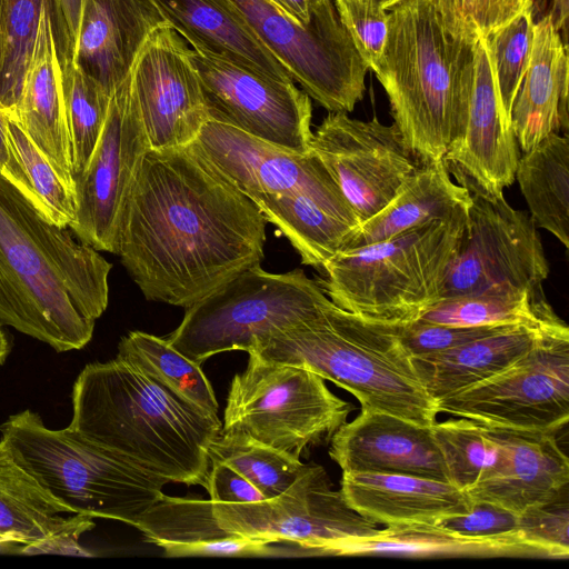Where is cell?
I'll return each instance as SVG.
<instances>
[{
	"instance_id": "obj_1",
	"label": "cell",
	"mask_w": 569,
	"mask_h": 569,
	"mask_svg": "<svg viewBox=\"0 0 569 569\" xmlns=\"http://www.w3.org/2000/svg\"><path fill=\"white\" fill-rule=\"evenodd\" d=\"M268 221L189 146L149 149L116 254L147 300L188 307L263 259Z\"/></svg>"
},
{
	"instance_id": "obj_2",
	"label": "cell",
	"mask_w": 569,
	"mask_h": 569,
	"mask_svg": "<svg viewBox=\"0 0 569 569\" xmlns=\"http://www.w3.org/2000/svg\"><path fill=\"white\" fill-rule=\"evenodd\" d=\"M112 264L0 174V322L57 352L87 346Z\"/></svg>"
},
{
	"instance_id": "obj_3",
	"label": "cell",
	"mask_w": 569,
	"mask_h": 569,
	"mask_svg": "<svg viewBox=\"0 0 569 569\" xmlns=\"http://www.w3.org/2000/svg\"><path fill=\"white\" fill-rule=\"evenodd\" d=\"M69 427L168 483L207 489L208 449L222 422L116 357L78 375Z\"/></svg>"
},
{
	"instance_id": "obj_4",
	"label": "cell",
	"mask_w": 569,
	"mask_h": 569,
	"mask_svg": "<svg viewBox=\"0 0 569 569\" xmlns=\"http://www.w3.org/2000/svg\"><path fill=\"white\" fill-rule=\"evenodd\" d=\"M375 68L395 124L419 164L443 159L466 124L475 78V43L450 34L431 0L389 10Z\"/></svg>"
},
{
	"instance_id": "obj_5",
	"label": "cell",
	"mask_w": 569,
	"mask_h": 569,
	"mask_svg": "<svg viewBox=\"0 0 569 569\" xmlns=\"http://www.w3.org/2000/svg\"><path fill=\"white\" fill-rule=\"evenodd\" d=\"M248 353L308 369L352 393L361 410L425 427L437 421V402L419 379L399 326L363 319L331 300Z\"/></svg>"
},
{
	"instance_id": "obj_6",
	"label": "cell",
	"mask_w": 569,
	"mask_h": 569,
	"mask_svg": "<svg viewBox=\"0 0 569 569\" xmlns=\"http://www.w3.org/2000/svg\"><path fill=\"white\" fill-rule=\"evenodd\" d=\"M467 214L338 252L321 269V288L336 306L363 319L396 326L418 320L441 299Z\"/></svg>"
},
{
	"instance_id": "obj_7",
	"label": "cell",
	"mask_w": 569,
	"mask_h": 569,
	"mask_svg": "<svg viewBox=\"0 0 569 569\" xmlns=\"http://www.w3.org/2000/svg\"><path fill=\"white\" fill-rule=\"evenodd\" d=\"M0 433L17 462L71 513L133 526L164 495L166 480L69 426L48 428L31 410L10 416Z\"/></svg>"
},
{
	"instance_id": "obj_8",
	"label": "cell",
	"mask_w": 569,
	"mask_h": 569,
	"mask_svg": "<svg viewBox=\"0 0 569 569\" xmlns=\"http://www.w3.org/2000/svg\"><path fill=\"white\" fill-rule=\"evenodd\" d=\"M330 299L302 270L244 269L186 307L167 341L198 365L231 350L250 352L267 337L312 317Z\"/></svg>"
},
{
	"instance_id": "obj_9",
	"label": "cell",
	"mask_w": 569,
	"mask_h": 569,
	"mask_svg": "<svg viewBox=\"0 0 569 569\" xmlns=\"http://www.w3.org/2000/svg\"><path fill=\"white\" fill-rule=\"evenodd\" d=\"M248 355L247 368L230 383L222 431L299 459L311 447L330 441L352 405L308 369Z\"/></svg>"
},
{
	"instance_id": "obj_10",
	"label": "cell",
	"mask_w": 569,
	"mask_h": 569,
	"mask_svg": "<svg viewBox=\"0 0 569 569\" xmlns=\"http://www.w3.org/2000/svg\"><path fill=\"white\" fill-rule=\"evenodd\" d=\"M230 1L310 98L329 112L353 110L362 99L369 68L333 0H325L308 23L269 0Z\"/></svg>"
},
{
	"instance_id": "obj_11",
	"label": "cell",
	"mask_w": 569,
	"mask_h": 569,
	"mask_svg": "<svg viewBox=\"0 0 569 569\" xmlns=\"http://www.w3.org/2000/svg\"><path fill=\"white\" fill-rule=\"evenodd\" d=\"M436 402L439 413L486 426L556 433L569 420L568 326L499 373Z\"/></svg>"
},
{
	"instance_id": "obj_12",
	"label": "cell",
	"mask_w": 569,
	"mask_h": 569,
	"mask_svg": "<svg viewBox=\"0 0 569 569\" xmlns=\"http://www.w3.org/2000/svg\"><path fill=\"white\" fill-rule=\"evenodd\" d=\"M214 516L228 531L271 543L287 542L309 556H339L352 540L379 532L378 523L353 510L333 490L323 467L307 465L277 497L247 503L212 502Z\"/></svg>"
},
{
	"instance_id": "obj_13",
	"label": "cell",
	"mask_w": 569,
	"mask_h": 569,
	"mask_svg": "<svg viewBox=\"0 0 569 569\" xmlns=\"http://www.w3.org/2000/svg\"><path fill=\"white\" fill-rule=\"evenodd\" d=\"M548 274V261L531 218L513 209L503 196L471 193L441 299L498 290L545 295L542 284Z\"/></svg>"
},
{
	"instance_id": "obj_14",
	"label": "cell",
	"mask_w": 569,
	"mask_h": 569,
	"mask_svg": "<svg viewBox=\"0 0 569 569\" xmlns=\"http://www.w3.org/2000/svg\"><path fill=\"white\" fill-rule=\"evenodd\" d=\"M149 149L129 73L112 91L98 142L74 177L76 213L69 228L79 240L116 254L121 214Z\"/></svg>"
},
{
	"instance_id": "obj_15",
	"label": "cell",
	"mask_w": 569,
	"mask_h": 569,
	"mask_svg": "<svg viewBox=\"0 0 569 569\" xmlns=\"http://www.w3.org/2000/svg\"><path fill=\"white\" fill-rule=\"evenodd\" d=\"M189 147L251 201L261 194H305L349 224H359L312 150L293 152L214 121H207Z\"/></svg>"
},
{
	"instance_id": "obj_16",
	"label": "cell",
	"mask_w": 569,
	"mask_h": 569,
	"mask_svg": "<svg viewBox=\"0 0 569 569\" xmlns=\"http://www.w3.org/2000/svg\"><path fill=\"white\" fill-rule=\"evenodd\" d=\"M209 121L298 152H311L310 97L293 82L190 50Z\"/></svg>"
},
{
	"instance_id": "obj_17",
	"label": "cell",
	"mask_w": 569,
	"mask_h": 569,
	"mask_svg": "<svg viewBox=\"0 0 569 569\" xmlns=\"http://www.w3.org/2000/svg\"><path fill=\"white\" fill-rule=\"evenodd\" d=\"M319 157L358 223L377 214L420 166L393 123L329 112L311 139Z\"/></svg>"
},
{
	"instance_id": "obj_18",
	"label": "cell",
	"mask_w": 569,
	"mask_h": 569,
	"mask_svg": "<svg viewBox=\"0 0 569 569\" xmlns=\"http://www.w3.org/2000/svg\"><path fill=\"white\" fill-rule=\"evenodd\" d=\"M130 74L150 149L194 141L209 119L190 49L169 23L148 37Z\"/></svg>"
},
{
	"instance_id": "obj_19",
	"label": "cell",
	"mask_w": 569,
	"mask_h": 569,
	"mask_svg": "<svg viewBox=\"0 0 569 569\" xmlns=\"http://www.w3.org/2000/svg\"><path fill=\"white\" fill-rule=\"evenodd\" d=\"M519 157L511 124L501 108L485 38L480 37L475 43V78L466 124L442 160L470 193L497 198L513 183Z\"/></svg>"
},
{
	"instance_id": "obj_20",
	"label": "cell",
	"mask_w": 569,
	"mask_h": 569,
	"mask_svg": "<svg viewBox=\"0 0 569 569\" xmlns=\"http://www.w3.org/2000/svg\"><path fill=\"white\" fill-rule=\"evenodd\" d=\"M342 473H392L448 481L430 427L385 412L361 410L330 439Z\"/></svg>"
},
{
	"instance_id": "obj_21",
	"label": "cell",
	"mask_w": 569,
	"mask_h": 569,
	"mask_svg": "<svg viewBox=\"0 0 569 569\" xmlns=\"http://www.w3.org/2000/svg\"><path fill=\"white\" fill-rule=\"evenodd\" d=\"M487 427L500 446V460L467 492L471 501L520 513L568 495L569 460L555 432Z\"/></svg>"
},
{
	"instance_id": "obj_22",
	"label": "cell",
	"mask_w": 569,
	"mask_h": 569,
	"mask_svg": "<svg viewBox=\"0 0 569 569\" xmlns=\"http://www.w3.org/2000/svg\"><path fill=\"white\" fill-rule=\"evenodd\" d=\"M164 23L153 0H83L74 62L112 93Z\"/></svg>"
},
{
	"instance_id": "obj_23",
	"label": "cell",
	"mask_w": 569,
	"mask_h": 569,
	"mask_svg": "<svg viewBox=\"0 0 569 569\" xmlns=\"http://www.w3.org/2000/svg\"><path fill=\"white\" fill-rule=\"evenodd\" d=\"M71 513L16 460L0 439V547L52 550L77 545L92 529V518Z\"/></svg>"
},
{
	"instance_id": "obj_24",
	"label": "cell",
	"mask_w": 569,
	"mask_h": 569,
	"mask_svg": "<svg viewBox=\"0 0 569 569\" xmlns=\"http://www.w3.org/2000/svg\"><path fill=\"white\" fill-rule=\"evenodd\" d=\"M49 4L50 0H47L41 12L19 102L13 111L8 112L16 117L22 129L47 157L74 196L61 68L57 56Z\"/></svg>"
},
{
	"instance_id": "obj_25",
	"label": "cell",
	"mask_w": 569,
	"mask_h": 569,
	"mask_svg": "<svg viewBox=\"0 0 569 569\" xmlns=\"http://www.w3.org/2000/svg\"><path fill=\"white\" fill-rule=\"evenodd\" d=\"M176 32L192 50L252 72L293 82L230 0H153Z\"/></svg>"
},
{
	"instance_id": "obj_26",
	"label": "cell",
	"mask_w": 569,
	"mask_h": 569,
	"mask_svg": "<svg viewBox=\"0 0 569 569\" xmlns=\"http://www.w3.org/2000/svg\"><path fill=\"white\" fill-rule=\"evenodd\" d=\"M340 491L353 510L386 527L436 523L472 506L449 481L407 475L342 473Z\"/></svg>"
},
{
	"instance_id": "obj_27",
	"label": "cell",
	"mask_w": 569,
	"mask_h": 569,
	"mask_svg": "<svg viewBox=\"0 0 569 569\" xmlns=\"http://www.w3.org/2000/svg\"><path fill=\"white\" fill-rule=\"evenodd\" d=\"M133 527L166 557L283 556L281 548L226 530L217 520L210 499L163 495L137 519Z\"/></svg>"
},
{
	"instance_id": "obj_28",
	"label": "cell",
	"mask_w": 569,
	"mask_h": 569,
	"mask_svg": "<svg viewBox=\"0 0 569 569\" xmlns=\"http://www.w3.org/2000/svg\"><path fill=\"white\" fill-rule=\"evenodd\" d=\"M568 48L548 19L535 23L531 58L515 97L510 124L529 151L551 133L568 130Z\"/></svg>"
},
{
	"instance_id": "obj_29",
	"label": "cell",
	"mask_w": 569,
	"mask_h": 569,
	"mask_svg": "<svg viewBox=\"0 0 569 569\" xmlns=\"http://www.w3.org/2000/svg\"><path fill=\"white\" fill-rule=\"evenodd\" d=\"M567 327L512 325L461 346L412 357L425 390L436 401L465 390L505 370L528 353L545 335Z\"/></svg>"
},
{
	"instance_id": "obj_30",
	"label": "cell",
	"mask_w": 569,
	"mask_h": 569,
	"mask_svg": "<svg viewBox=\"0 0 569 569\" xmlns=\"http://www.w3.org/2000/svg\"><path fill=\"white\" fill-rule=\"evenodd\" d=\"M470 191L453 182L445 161L420 164L393 199L350 230L341 251L370 246L431 220L467 213Z\"/></svg>"
},
{
	"instance_id": "obj_31",
	"label": "cell",
	"mask_w": 569,
	"mask_h": 569,
	"mask_svg": "<svg viewBox=\"0 0 569 569\" xmlns=\"http://www.w3.org/2000/svg\"><path fill=\"white\" fill-rule=\"evenodd\" d=\"M339 556L556 559L551 551L529 543L519 536L466 537L438 523L387 526L372 537L345 543Z\"/></svg>"
},
{
	"instance_id": "obj_32",
	"label": "cell",
	"mask_w": 569,
	"mask_h": 569,
	"mask_svg": "<svg viewBox=\"0 0 569 569\" xmlns=\"http://www.w3.org/2000/svg\"><path fill=\"white\" fill-rule=\"evenodd\" d=\"M515 179L536 227L569 247V140L551 133L519 157Z\"/></svg>"
},
{
	"instance_id": "obj_33",
	"label": "cell",
	"mask_w": 569,
	"mask_h": 569,
	"mask_svg": "<svg viewBox=\"0 0 569 569\" xmlns=\"http://www.w3.org/2000/svg\"><path fill=\"white\" fill-rule=\"evenodd\" d=\"M252 202L290 241L302 263L320 270L355 228L305 194H261Z\"/></svg>"
},
{
	"instance_id": "obj_34",
	"label": "cell",
	"mask_w": 569,
	"mask_h": 569,
	"mask_svg": "<svg viewBox=\"0 0 569 569\" xmlns=\"http://www.w3.org/2000/svg\"><path fill=\"white\" fill-rule=\"evenodd\" d=\"M418 320L459 327L562 322L545 295L510 290L441 299L425 311Z\"/></svg>"
},
{
	"instance_id": "obj_35",
	"label": "cell",
	"mask_w": 569,
	"mask_h": 569,
	"mask_svg": "<svg viewBox=\"0 0 569 569\" xmlns=\"http://www.w3.org/2000/svg\"><path fill=\"white\" fill-rule=\"evenodd\" d=\"M117 357L178 397L218 413L219 403L201 366L176 350L167 339L130 331L120 339Z\"/></svg>"
},
{
	"instance_id": "obj_36",
	"label": "cell",
	"mask_w": 569,
	"mask_h": 569,
	"mask_svg": "<svg viewBox=\"0 0 569 569\" xmlns=\"http://www.w3.org/2000/svg\"><path fill=\"white\" fill-rule=\"evenodd\" d=\"M73 179L86 168L102 131L111 99L72 59L60 63Z\"/></svg>"
},
{
	"instance_id": "obj_37",
	"label": "cell",
	"mask_w": 569,
	"mask_h": 569,
	"mask_svg": "<svg viewBox=\"0 0 569 569\" xmlns=\"http://www.w3.org/2000/svg\"><path fill=\"white\" fill-rule=\"evenodd\" d=\"M448 481L468 492L500 460V446L486 425L466 418H450L430 426Z\"/></svg>"
},
{
	"instance_id": "obj_38",
	"label": "cell",
	"mask_w": 569,
	"mask_h": 569,
	"mask_svg": "<svg viewBox=\"0 0 569 569\" xmlns=\"http://www.w3.org/2000/svg\"><path fill=\"white\" fill-rule=\"evenodd\" d=\"M211 462L228 465L249 480L266 499L286 491L307 465L299 458L242 435H220L210 443Z\"/></svg>"
},
{
	"instance_id": "obj_39",
	"label": "cell",
	"mask_w": 569,
	"mask_h": 569,
	"mask_svg": "<svg viewBox=\"0 0 569 569\" xmlns=\"http://www.w3.org/2000/svg\"><path fill=\"white\" fill-rule=\"evenodd\" d=\"M47 0H0V102L13 111Z\"/></svg>"
},
{
	"instance_id": "obj_40",
	"label": "cell",
	"mask_w": 569,
	"mask_h": 569,
	"mask_svg": "<svg viewBox=\"0 0 569 569\" xmlns=\"http://www.w3.org/2000/svg\"><path fill=\"white\" fill-rule=\"evenodd\" d=\"M6 128L9 148L28 179L32 202L50 221L69 227L76 213L74 196L16 117L8 111Z\"/></svg>"
},
{
	"instance_id": "obj_41",
	"label": "cell",
	"mask_w": 569,
	"mask_h": 569,
	"mask_svg": "<svg viewBox=\"0 0 569 569\" xmlns=\"http://www.w3.org/2000/svg\"><path fill=\"white\" fill-rule=\"evenodd\" d=\"M485 38L492 76L506 119L529 66L535 23L528 6Z\"/></svg>"
},
{
	"instance_id": "obj_42",
	"label": "cell",
	"mask_w": 569,
	"mask_h": 569,
	"mask_svg": "<svg viewBox=\"0 0 569 569\" xmlns=\"http://www.w3.org/2000/svg\"><path fill=\"white\" fill-rule=\"evenodd\" d=\"M447 31L453 37L477 41L506 23L527 0H431Z\"/></svg>"
},
{
	"instance_id": "obj_43",
	"label": "cell",
	"mask_w": 569,
	"mask_h": 569,
	"mask_svg": "<svg viewBox=\"0 0 569 569\" xmlns=\"http://www.w3.org/2000/svg\"><path fill=\"white\" fill-rule=\"evenodd\" d=\"M340 19L369 69L381 60L388 34V13L380 2L333 0Z\"/></svg>"
},
{
	"instance_id": "obj_44",
	"label": "cell",
	"mask_w": 569,
	"mask_h": 569,
	"mask_svg": "<svg viewBox=\"0 0 569 569\" xmlns=\"http://www.w3.org/2000/svg\"><path fill=\"white\" fill-rule=\"evenodd\" d=\"M518 533L525 541L551 551L556 559H568V495L518 513Z\"/></svg>"
},
{
	"instance_id": "obj_45",
	"label": "cell",
	"mask_w": 569,
	"mask_h": 569,
	"mask_svg": "<svg viewBox=\"0 0 569 569\" xmlns=\"http://www.w3.org/2000/svg\"><path fill=\"white\" fill-rule=\"evenodd\" d=\"M509 326L512 325L459 327L416 320L411 323L399 326V335L409 353L412 357H417L461 346Z\"/></svg>"
},
{
	"instance_id": "obj_46",
	"label": "cell",
	"mask_w": 569,
	"mask_h": 569,
	"mask_svg": "<svg viewBox=\"0 0 569 569\" xmlns=\"http://www.w3.org/2000/svg\"><path fill=\"white\" fill-rule=\"evenodd\" d=\"M436 523L466 537L519 536L518 513L483 501H472L467 513L448 517Z\"/></svg>"
},
{
	"instance_id": "obj_47",
	"label": "cell",
	"mask_w": 569,
	"mask_h": 569,
	"mask_svg": "<svg viewBox=\"0 0 569 569\" xmlns=\"http://www.w3.org/2000/svg\"><path fill=\"white\" fill-rule=\"evenodd\" d=\"M206 490L212 502L247 503L266 499L241 473L221 462H211Z\"/></svg>"
},
{
	"instance_id": "obj_48",
	"label": "cell",
	"mask_w": 569,
	"mask_h": 569,
	"mask_svg": "<svg viewBox=\"0 0 569 569\" xmlns=\"http://www.w3.org/2000/svg\"><path fill=\"white\" fill-rule=\"evenodd\" d=\"M49 7L59 63L74 60L83 0H50Z\"/></svg>"
},
{
	"instance_id": "obj_49",
	"label": "cell",
	"mask_w": 569,
	"mask_h": 569,
	"mask_svg": "<svg viewBox=\"0 0 569 569\" xmlns=\"http://www.w3.org/2000/svg\"><path fill=\"white\" fill-rule=\"evenodd\" d=\"M6 122L7 110L0 102V174L31 200V190L26 173L8 144Z\"/></svg>"
},
{
	"instance_id": "obj_50",
	"label": "cell",
	"mask_w": 569,
	"mask_h": 569,
	"mask_svg": "<svg viewBox=\"0 0 569 569\" xmlns=\"http://www.w3.org/2000/svg\"><path fill=\"white\" fill-rule=\"evenodd\" d=\"M533 23L548 19L568 48L569 0H527Z\"/></svg>"
},
{
	"instance_id": "obj_51",
	"label": "cell",
	"mask_w": 569,
	"mask_h": 569,
	"mask_svg": "<svg viewBox=\"0 0 569 569\" xmlns=\"http://www.w3.org/2000/svg\"><path fill=\"white\" fill-rule=\"evenodd\" d=\"M301 23H308L325 0H269Z\"/></svg>"
},
{
	"instance_id": "obj_52",
	"label": "cell",
	"mask_w": 569,
	"mask_h": 569,
	"mask_svg": "<svg viewBox=\"0 0 569 569\" xmlns=\"http://www.w3.org/2000/svg\"><path fill=\"white\" fill-rule=\"evenodd\" d=\"M11 351V343L7 333L0 328V366L4 363Z\"/></svg>"
},
{
	"instance_id": "obj_53",
	"label": "cell",
	"mask_w": 569,
	"mask_h": 569,
	"mask_svg": "<svg viewBox=\"0 0 569 569\" xmlns=\"http://www.w3.org/2000/svg\"><path fill=\"white\" fill-rule=\"evenodd\" d=\"M407 0H381V7L383 10H390L391 8H393L395 6L401 3V2H405Z\"/></svg>"
},
{
	"instance_id": "obj_54",
	"label": "cell",
	"mask_w": 569,
	"mask_h": 569,
	"mask_svg": "<svg viewBox=\"0 0 569 569\" xmlns=\"http://www.w3.org/2000/svg\"><path fill=\"white\" fill-rule=\"evenodd\" d=\"M365 1H370V2H380V3H381V0H365Z\"/></svg>"
},
{
	"instance_id": "obj_55",
	"label": "cell",
	"mask_w": 569,
	"mask_h": 569,
	"mask_svg": "<svg viewBox=\"0 0 569 569\" xmlns=\"http://www.w3.org/2000/svg\"><path fill=\"white\" fill-rule=\"evenodd\" d=\"M1 548V547H0Z\"/></svg>"
}]
</instances>
